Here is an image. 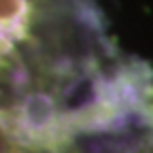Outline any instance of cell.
Wrapping results in <instances>:
<instances>
[{
	"label": "cell",
	"instance_id": "3",
	"mask_svg": "<svg viewBox=\"0 0 153 153\" xmlns=\"http://www.w3.org/2000/svg\"><path fill=\"white\" fill-rule=\"evenodd\" d=\"M136 153H153V140H151V143H147V145H143Z\"/></svg>",
	"mask_w": 153,
	"mask_h": 153
},
{
	"label": "cell",
	"instance_id": "1",
	"mask_svg": "<svg viewBox=\"0 0 153 153\" xmlns=\"http://www.w3.org/2000/svg\"><path fill=\"white\" fill-rule=\"evenodd\" d=\"M9 111L22 145L34 153H66L76 136L62 119L53 91H28Z\"/></svg>",
	"mask_w": 153,
	"mask_h": 153
},
{
	"label": "cell",
	"instance_id": "2",
	"mask_svg": "<svg viewBox=\"0 0 153 153\" xmlns=\"http://www.w3.org/2000/svg\"><path fill=\"white\" fill-rule=\"evenodd\" d=\"M0 153H34L19 140L9 108H0Z\"/></svg>",
	"mask_w": 153,
	"mask_h": 153
}]
</instances>
